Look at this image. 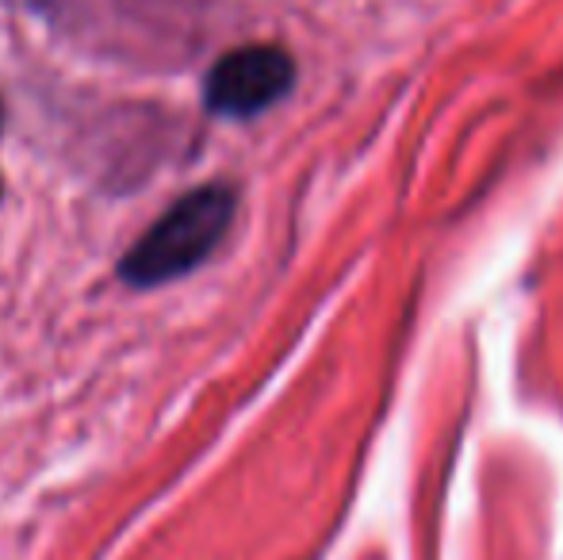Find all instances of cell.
I'll return each mask as SVG.
<instances>
[{"instance_id": "cell-1", "label": "cell", "mask_w": 563, "mask_h": 560, "mask_svg": "<svg viewBox=\"0 0 563 560\" xmlns=\"http://www.w3.org/2000/svg\"><path fill=\"white\" fill-rule=\"evenodd\" d=\"M238 196L230 185H200L180 196L139 242L123 254L119 277L131 288H157L203 265L227 239Z\"/></svg>"}, {"instance_id": "cell-2", "label": "cell", "mask_w": 563, "mask_h": 560, "mask_svg": "<svg viewBox=\"0 0 563 560\" xmlns=\"http://www.w3.org/2000/svg\"><path fill=\"white\" fill-rule=\"evenodd\" d=\"M296 81V62L284 46L250 43L223 54L211 66L203 85V105L227 120H250L273 108L280 97H288Z\"/></svg>"}, {"instance_id": "cell-3", "label": "cell", "mask_w": 563, "mask_h": 560, "mask_svg": "<svg viewBox=\"0 0 563 560\" xmlns=\"http://www.w3.org/2000/svg\"><path fill=\"white\" fill-rule=\"evenodd\" d=\"M0 120H4V108H0Z\"/></svg>"}]
</instances>
